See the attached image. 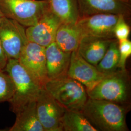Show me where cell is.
Segmentation results:
<instances>
[{
  "label": "cell",
  "instance_id": "6da1fadb",
  "mask_svg": "<svg viewBox=\"0 0 131 131\" xmlns=\"http://www.w3.org/2000/svg\"><path fill=\"white\" fill-rule=\"evenodd\" d=\"M126 111L119 103L89 98L82 112L98 131H126Z\"/></svg>",
  "mask_w": 131,
  "mask_h": 131
},
{
  "label": "cell",
  "instance_id": "7a4b0ae2",
  "mask_svg": "<svg viewBox=\"0 0 131 131\" xmlns=\"http://www.w3.org/2000/svg\"><path fill=\"white\" fill-rule=\"evenodd\" d=\"M5 70L14 84V94L9 103L16 114L28 103L36 101L42 88L18 59H8Z\"/></svg>",
  "mask_w": 131,
  "mask_h": 131
},
{
  "label": "cell",
  "instance_id": "3957f363",
  "mask_svg": "<svg viewBox=\"0 0 131 131\" xmlns=\"http://www.w3.org/2000/svg\"><path fill=\"white\" fill-rule=\"evenodd\" d=\"M43 88L67 110L82 111L89 98L84 85L68 75L49 80Z\"/></svg>",
  "mask_w": 131,
  "mask_h": 131
},
{
  "label": "cell",
  "instance_id": "277c9868",
  "mask_svg": "<svg viewBox=\"0 0 131 131\" xmlns=\"http://www.w3.org/2000/svg\"><path fill=\"white\" fill-rule=\"evenodd\" d=\"M48 8L47 0H0V9L5 17L25 27L37 24Z\"/></svg>",
  "mask_w": 131,
  "mask_h": 131
},
{
  "label": "cell",
  "instance_id": "5b68a950",
  "mask_svg": "<svg viewBox=\"0 0 131 131\" xmlns=\"http://www.w3.org/2000/svg\"><path fill=\"white\" fill-rule=\"evenodd\" d=\"M86 91L89 98L125 103L129 94L126 70H117L105 75L93 88Z\"/></svg>",
  "mask_w": 131,
  "mask_h": 131
},
{
  "label": "cell",
  "instance_id": "8992f818",
  "mask_svg": "<svg viewBox=\"0 0 131 131\" xmlns=\"http://www.w3.org/2000/svg\"><path fill=\"white\" fill-rule=\"evenodd\" d=\"M25 30L16 21L6 17L0 23V44L8 59H19L28 41Z\"/></svg>",
  "mask_w": 131,
  "mask_h": 131
},
{
  "label": "cell",
  "instance_id": "52a82bcc",
  "mask_svg": "<svg viewBox=\"0 0 131 131\" xmlns=\"http://www.w3.org/2000/svg\"><path fill=\"white\" fill-rule=\"evenodd\" d=\"M38 118L44 131H62L61 121L66 109L42 88L36 101Z\"/></svg>",
  "mask_w": 131,
  "mask_h": 131
},
{
  "label": "cell",
  "instance_id": "ba28073f",
  "mask_svg": "<svg viewBox=\"0 0 131 131\" xmlns=\"http://www.w3.org/2000/svg\"><path fill=\"white\" fill-rule=\"evenodd\" d=\"M18 60L40 85L43 88L49 80L46 69L45 47L28 40Z\"/></svg>",
  "mask_w": 131,
  "mask_h": 131
},
{
  "label": "cell",
  "instance_id": "9c48e42d",
  "mask_svg": "<svg viewBox=\"0 0 131 131\" xmlns=\"http://www.w3.org/2000/svg\"><path fill=\"white\" fill-rule=\"evenodd\" d=\"M119 15L99 13L80 18L76 25L83 38L93 37L108 39L116 38L114 30Z\"/></svg>",
  "mask_w": 131,
  "mask_h": 131
},
{
  "label": "cell",
  "instance_id": "30bf717a",
  "mask_svg": "<svg viewBox=\"0 0 131 131\" xmlns=\"http://www.w3.org/2000/svg\"><path fill=\"white\" fill-rule=\"evenodd\" d=\"M62 23L48 8L38 23L26 28L28 40L43 47L54 41L56 31Z\"/></svg>",
  "mask_w": 131,
  "mask_h": 131
},
{
  "label": "cell",
  "instance_id": "8fae6325",
  "mask_svg": "<svg viewBox=\"0 0 131 131\" xmlns=\"http://www.w3.org/2000/svg\"><path fill=\"white\" fill-rule=\"evenodd\" d=\"M67 75L79 81L84 85L86 90H89L93 88L106 74L86 61L76 50L71 52Z\"/></svg>",
  "mask_w": 131,
  "mask_h": 131
},
{
  "label": "cell",
  "instance_id": "7c38bea8",
  "mask_svg": "<svg viewBox=\"0 0 131 131\" xmlns=\"http://www.w3.org/2000/svg\"><path fill=\"white\" fill-rule=\"evenodd\" d=\"M79 18L99 13L121 15L125 19L131 13V5L125 0H77Z\"/></svg>",
  "mask_w": 131,
  "mask_h": 131
},
{
  "label": "cell",
  "instance_id": "4fadbf2b",
  "mask_svg": "<svg viewBox=\"0 0 131 131\" xmlns=\"http://www.w3.org/2000/svg\"><path fill=\"white\" fill-rule=\"evenodd\" d=\"M71 53L63 51L53 42L45 47L47 76L55 79L67 75Z\"/></svg>",
  "mask_w": 131,
  "mask_h": 131
},
{
  "label": "cell",
  "instance_id": "5bb4252c",
  "mask_svg": "<svg viewBox=\"0 0 131 131\" xmlns=\"http://www.w3.org/2000/svg\"><path fill=\"white\" fill-rule=\"evenodd\" d=\"M113 39L84 37L82 38L77 50L86 61L97 67Z\"/></svg>",
  "mask_w": 131,
  "mask_h": 131
},
{
  "label": "cell",
  "instance_id": "9a60e30c",
  "mask_svg": "<svg viewBox=\"0 0 131 131\" xmlns=\"http://www.w3.org/2000/svg\"><path fill=\"white\" fill-rule=\"evenodd\" d=\"M15 114V122L9 131H44L38 118L36 101L28 103Z\"/></svg>",
  "mask_w": 131,
  "mask_h": 131
},
{
  "label": "cell",
  "instance_id": "2e32d148",
  "mask_svg": "<svg viewBox=\"0 0 131 131\" xmlns=\"http://www.w3.org/2000/svg\"><path fill=\"white\" fill-rule=\"evenodd\" d=\"M82 38L76 24H62L56 31L54 42L63 51L71 53L77 49Z\"/></svg>",
  "mask_w": 131,
  "mask_h": 131
},
{
  "label": "cell",
  "instance_id": "e0dca14e",
  "mask_svg": "<svg viewBox=\"0 0 131 131\" xmlns=\"http://www.w3.org/2000/svg\"><path fill=\"white\" fill-rule=\"evenodd\" d=\"M49 8L62 24H75L79 19L77 0H47Z\"/></svg>",
  "mask_w": 131,
  "mask_h": 131
},
{
  "label": "cell",
  "instance_id": "ac0fdd59",
  "mask_svg": "<svg viewBox=\"0 0 131 131\" xmlns=\"http://www.w3.org/2000/svg\"><path fill=\"white\" fill-rule=\"evenodd\" d=\"M61 125L62 131H98L80 111L66 109Z\"/></svg>",
  "mask_w": 131,
  "mask_h": 131
},
{
  "label": "cell",
  "instance_id": "d6986e66",
  "mask_svg": "<svg viewBox=\"0 0 131 131\" xmlns=\"http://www.w3.org/2000/svg\"><path fill=\"white\" fill-rule=\"evenodd\" d=\"M119 60L118 40L114 38L110 43L105 53L96 67L99 71L107 75L119 70L118 69Z\"/></svg>",
  "mask_w": 131,
  "mask_h": 131
},
{
  "label": "cell",
  "instance_id": "ffe728a7",
  "mask_svg": "<svg viewBox=\"0 0 131 131\" xmlns=\"http://www.w3.org/2000/svg\"><path fill=\"white\" fill-rule=\"evenodd\" d=\"M14 91V84L10 76L5 70H0V103H9Z\"/></svg>",
  "mask_w": 131,
  "mask_h": 131
},
{
  "label": "cell",
  "instance_id": "44dd1931",
  "mask_svg": "<svg viewBox=\"0 0 131 131\" xmlns=\"http://www.w3.org/2000/svg\"><path fill=\"white\" fill-rule=\"evenodd\" d=\"M119 60L118 69L119 70H126L127 59L131 54V42L128 39L118 40Z\"/></svg>",
  "mask_w": 131,
  "mask_h": 131
},
{
  "label": "cell",
  "instance_id": "7402d4cb",
  "mask_svg": "<svg viewBox=\"0 0 131 131\" xmlns=\"http://www.w3.org/2000/svg\"><path fill=\"white\" fill-rule=\"evenodd\" d=\"M114 32L115 38L118 40L128 39L130 33V27L127 24L125 18L123 16L119 15Z\"/></svg>",
  "mask_w": 131,
  "mask_h": 131
},
{
  "label": "cell",
  "instance_id": "603a6c76",
  "mask_svg": "<svg viewBox=\"0 0 131 131\" xmlns=\"http://www.w3.org/2000/svg\"><path fill=\"white\" fill-rule=\"evenodd\" d=\"M8 61V58L5 54L0 44V70H5Z\"/></svg>",
  "mask_w": 131,
  "mask_h": 131
},
{
  "label": "cell",
  "instance_id": "cb8c5ba5",
  "mask_svg": "<svg viewBox=\"0 0 131 131\" xmlns=\"http://www.w3.org/2000/svg\"><path fill=\"white\" fill-rule=\"evenodd\" d=\"M5 17L4 16V15L2 13L1 10L0 9V23L4 19Z\"/></svg>",
  "mask_w": 131,
  "mask_h": 131
},
{
  "label": "cell",
  "instance_id": "d4e9b609",
  "mask_svg": "<svg viewBox=\"0 0 131 131\" xmlns=\"http://www.w3.org/2000/svg\"><path fill=\"white\" fill-rule=\"evenodd\" d=\"M125 1H128V2H129V1H130V0H125Z\"/></svg>",
  "mask_w": 131,
  "mask_h": 131
}]
</instances>
